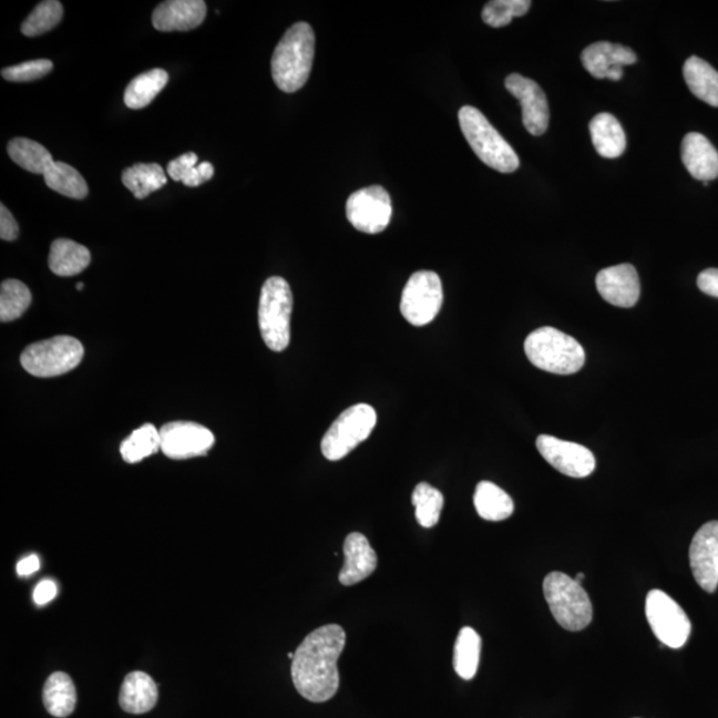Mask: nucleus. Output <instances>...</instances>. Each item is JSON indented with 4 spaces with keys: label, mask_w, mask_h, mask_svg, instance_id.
Masks as SVG:
<instances>
[{
    "label": "nucleus",
    "mask_w": 718,
    "mask_h": 718,
    "mask_svg": "<svg viewBox=\"0 0 718 718\" xmlns=\"http://www.w3.org/2000/svg\"><path fill=\"white\" fill-rule=\"evenodd\" d=\"M76 688L72 678L64 671H55L44 684V708L53 717L64 718L73 714L76 708Z\"/></svg>",
    "instance_id": "b1692460"
},
{
    "label": "nucleus",
    "mask_w": 718,
    "mask_h": 718,
    "mask_svg": "<svg viewBox=\"0 0 718 718\" xmlns=\"http://www.w3.org/2000/svg\"><path fill=\"white\" fill-rule=\"evenodd\" d=\"M697 286L705 295L718 298V269H707L697 277Z\"/></svg>",
    "instance_id": "a19ab883"
},
{
    "label": "nucleus",
    "mask_w": 718,
    "mask_h": 718,
    "mask_svg": "<svg viewBox=\"0 0 718 718\" xmlns=\"http://www.w3.org/2000/svg\"><path fill=\"white\" fill-rule=\"evenodd\" d=\"M53 69L49 59L30 60V62L20 63L12 66H6L2 70V76L9 82L24 83L32 82L50 73Z\"/></svg>",
    "instance_id": "e433bc0d"
},
{
    "label": "nucleus",
    "mask_w": 718,
    "mask_h": 718,
    "mask_svg": "<svg viewBox=\"0 0 718 718\" xmlns=\"http://www.w3.org/2000/svg\"><path fill=\"white\" fill-rule=\"evenodd\" d=\"M63 19V6L57 0L39 3L24 20L20 30L25 37H39L49 32Z\"/></svg>",
    "instance_id": "f704fd0d"
},
{
    "label": "nucleus",
    "mask_w": 718,
    "mask_h": 718,
    "mask_svg": "<svg viewBox=\"0 0 718 718\" xmlns=\"http://www.w3.org/2000/svg\"><path fill=\"white\" fill-rule=\"evenodd\" d=\"M458 119L465 140L485 165L502 173H512L519 168L521 162L516 152L481 111L464 105L459 110Z\"/></svg>",
    "instance_id": "20e7f679"
},
{
    "label": "nucleus",
    "mask_w": 718,
    "mask_h": 718,
    "mask_svg": "<svg viewBox=\"0 0 718 718\" xmlns=\"http://www.w3.org/2000/svg\"><path fill=\"white\" fill-rule=\"evenodd\" d=\"M122 182L139 199L162 189L168 182L162 165L139 163L123 171Z\"/></svg>",
    "instance_id": "cd10ccee"
},
{
    "label": "nucleus",
    "mask_w": 718,
    "mask_h": 718,
    "mask_svg": "<svg viewBox=\"0 0 718 718\" xmlns=\"http://www.w3.org/2000/svg\"><path fill=\"white\" fill-rule=\"evenodd\" d=\"M160 439L164 454L176 461L206 455L215 444L212 431L195 422L166 423L160 429Z\"/></svg>",
    "instance_id": "f8f14e48"
},
{
    "label": "nucleus",
    "mask_w": 718,
    "mask_h": 718,
    "mask_svg": "<svg viewBox=\"0 0 718 718\" xmlns=\"http://www.w3.org/2000/svg\"><path fill=\"white\" fill-rule=\"evenodd\" d=\"M83 356V345L76 338L57 336L27 346L20 363L33 377L52 378L78 368Z\"/></svg>",
    "instance_id": "0eeeda50"
},
{
    "label": "nucleus",
    "mask_w": 718,
    "mask_h": 718,
    "mask_svg": "<svg viewBox=\"0 0 718 718\" xmlns=\"http://www.w3.org/2000/svg\"><path fill=\"white\" fill-rule=\"evenodd\" d=\"M442 304L441 277L435 271L419 270L406 284L399 308L406 321L414 326H424L434 321Z\"/></svg>",
    "instance_id": "1a4fd4ad"
},
{
    "label": "nucleus",
    "mask_w": 718,
    "mask_h": 718,
    "mask_svg": "<svg viewBox=\"0 0 718 718\" xmlns=\"http://www.w3.org/2000/svg\"><path fill=\"white\" fill-rule=\"evenodd\" d=\"M536 448L552 468L571 478H587L596 469V459L584 445L552 435L536 439Z\"/></svg>",
    "instance_id": "ddd939ff"
},
{
    "label": "nucleus",
    "mask_w": 718,
    "mask_h": 718,
    "mask_svg": "<svg viewBox=\"0 0 718 718\" xmlns=\"http://www.w3.org/2000/svg\"><path fill=\"white\" fill-rule=\"evenodd\" d=\"M346 644L341 625H322L304 638L295 652L291 678L298 694L311 702H325L339 688L338 658Z\"/></svg>",
    "instance_id": "f257e3e1"
},
{
    "label": "nucleus",
    "mask_w": 718,
    "mask_h": 718,
    "mask_svg": "<svg viewBox=\"0 0 718 718\" xmlns=\"http://www.w3.org/2000/svg\"><path fill=\"white\" fill-rule=\"evenodd\" d=\"M345 563L339 571V583L349 587L368 578L376 571L378 557L368 537L352 532L343 543Z\"/></svg>",
    "instance_id": "a211bd4d"
},
{
    "label": "nucleus",
    "mask_w": 718,
    "mask_h": 718,
    "mask_svg": "<svg viewBox=\"0 0 718 718\" xmlns=\"http://www.w3.org/2000/svg\"><path fill=\"white\" fill-rule=\"evenodd\" d=\"M76 289H78V290H83V289H84V284H83V283H79V284L76 285Z\"/></svg>",
    "instance_id": "a18cd8bd"
},
{
    "label": "nucleus",
    "mask_w": 718,
    "mask_h": 718,
    "mask_svg": "<svg viewBox=\"0 0 718 718\" xmlns=\"http://www.w3.org/2000/svg\"><path fill=\"white\" fill-rule=\"evenodd\" d=\"M524 351L532 365L552 375H575L585 363L583 346L551 326L532 331L525 338Z\"/></svg>",
    "instance_id": "7ed1b4c3"
},
{
    "label": "nucleus",
    "mask_w": 718,
    "mask_h": 718,
    "mask_svg": "<svg viewBox=\"0 0 718 718\" xmlns=\"http://www.w3.org/2000/svg\"><path fill=\"white\" fill-rule=\"evenodd\" d=\"M584 578H585V575L583 574V572H578V574L576 575L575 581H576L578 584H581V583L584 581Z\"/></svg>",
    "instance_id": "c03bdc74"
},
{
    "label": "nucleus",
    "mask_w": 718,
    "mask_h": 718,
    "mask_svg": "<svg viewBox=\"0 0 718 718\" xmlns=\"http://www.w3.org/2000/svg\"><path fill=\"white\" fill-rule=\"evenodd\" d=\"M44 182L50 189L65 197L83 199L89 195V185L73 166L53 162L44 173Z\"/></svg>",
    "instance_id": "7c9ffc66"
},
{
    "label": "nucleus",
    "mask_w": 718,
    "mask_h": 718,
    "mask_svg": "<svg viewBox=\"0 0 718 718\" xmlns=\"http://www.w3.org/2000/svg\"><path fill=\"white\" fill-rule=\"evenodd\" d=\"M91 253L84 245L72 239L59 238L51 245L49 265L52 273L60 277H72L89 268Z\"/></svg>",
    "instance_id": "5701e85b"
},
{
    "label": "nucleus",
    "mask_w": 718,
    "mask_h": 718,
    "mask_svg": "<svg viewBox=\"0 0 718 718\" xmlns=\"http://www.w3.org/2000/svg\"><path fill=\"white\" fill-rule=\"evenodd\" d=\"M293 295L283 277H270L261 289L258 325L264 342L271 351H284L290 342Z\"/></svg>",
    "instance_id": "423d86ee"
},
{
    "label": "nucleus",
    "mask_w": 718,
    "mask_h": 718,
    "mask_svg": "<svg viewBox=\"0 0 718 718\" xmlns=\"http://www.w3.org/2000/svg\"><path fill=\"white\" fill-rule=\"evenodd\" d=\"M474 504L479 516L490 522L505 521L514 512V502L507 492L488 481L478 483Z\"/></svg>",
    "instance_id": "a878e982"
},
{
    "label": "nucleus",
    "mask_w": 718,
    "mask_h": 718,
    "mask_svg": "<svg viewBox=\"0 0 718 718\" xmlns=\"http://www.w3.org/2000/svg\"><path fill=\"white\" fill-rule=\"evenodd\" d=\"M592 143L605 158L620 157L627 148V137L618 120L611 113H598L589 123Z\"/></svg>",
    "instance_id": "4be33fe9"
},
{
    "label": "nucleus",
    "mask_w": 718,
    "mask_h": 718,
    "mask_svg": "<svg viewBox=\"0 0 718 718\" xmlns=\"http://www.w3.org/2000/svg\"><path fill=\"white\" fill-rule=\"evenodd\" d=\"M530 7V0H492L484 6L482 19L485 24L501 29L509 25L512 19L525 16Z\"/></svg>",
    "instance_id": "c9c22d12"
},
{
    "label": "nucleus",
    "mask_w": 718,
    "mask_h": 718,
    "mask_svg": "<svg viewBox=\"0 0 718 718\" xmlns=\"http://www.w3.org/2000/svg\"><path fill=\"white\" fill-rule=\"evenodd\" d=\"M505 89L521 102L523 124L531 135L542 136L548 129L550 109L547 96L534 80L511 73Z\"/></svg>",
    "instance_id": "4468645a"
},
{
    "label": "nucleus",
    "mask_w": 718,
    "mask_h": 718,
    "mask_svg": "<svg viewBox=\"0 0 718 718\" xmlns=\"http://www.w3.org/2000/svg\"><path fill=\"white\" fill-rule=\"evenodd\" d=\"M215 175V168H213V165L211 163H202L195 166V168L192 170L189 173L188 177H186L183 182L186 186H198L202 185L206 182H209V180Z\"/></svg>",
    "instance_id": "ea45409f"
},
{
    "label": "nucleus",
    "mask_w": 718,
    "mask_h": 718,
    "mask_svg": "<svg viewBox=\"0 0 718 718\" xmlns=\"http://www.w3.org/2000/svg\"><path fill=\"white\" fill-rule=\"evenodd\" d=\"M392 215L391 198L379 185L359 189L346 202V216L352 226L368 235H377L388 228Z\"/></svg>",
    "instance_id": "9b49d317"
},
{
    "label": "nucleus",
    "mask_w": 718,
    "mask_h": 718,
    "mask_svg": "<svg viewBox=\"0 0 718 718\" xmlns=\"http://www.w3.org/2000/svg\"><path fill=\"white\" fill-rule=\"evenodd\" d=\"M197 163L198 157L196 153H184V155L170 162L168 166H166V172H168V176H171L172 180L183 183L184 180L188 177L192 170L195 168Z\"/></svg>",
    "instance_id": "4c0bfd02"
},
{
    "label": "nucleus",
    "mask_w": 718,
    "mask_h": 718,
    "mask_svg": "<svg viewBox=\"0 0 718 718\" xmlns=\"http://www.w3.org/2000/svg\"><path fill=\"white\" fill-rule=\"evenodd\" d=\"M691 572L700 587L714 594L718 585V522L704 524L689 548Z\"/></svg>",
    "instance_id": "2eb2a0df"
},
{
    "label": "nucleus",
    "mask_w": 718,
    "mask_h": 718,
    "mask_svg": "<svg viewBox=\"0 0 718 718\" xmlns=\"http://www.w3.org/2000/svg\"><path fill=\"white\" fill-rule=\"evenodd\" d=\"M31 301V291L23 283L6 279L0 286V321H16L30 308Z\"/></svg>",
    "instance_id": "473e14b6"
},
{
    "label": "nucleus",
    "mask_w": 718,
    "mask_h": 718,
    "mask_svg": "<svg viewBox=\"0 0 718 718\" xmlns=\"http://www.w3.org/2000/svg\"><path fill=\"white\" fill-rule=\"evenodd\" d=\"M543 591L551 614L561 627L571 632L588 627L594 609L587 592L575 578L563 572H551L544 578Z\"/></svg>",
    "instance_id": "39448f33"
},
{
    "label": "nucleus",
    "mask_w": 718,
    "mask_h": 718,
    "mask_svg": "<svg viewBox=\"0 0 718 718\" xmlns=\"http://www.w3.org/2000/svg\"><path fill=\"white\" fill-rule=\"evenodd\" d=\"M40 568V561L37 555H30L22 561H20L17 565V572L19 576H30L32 574H35L37 571Z\"/></svg>",
    "instance_id": "37998d69"
},
{
    "label": "nucleus",
    "mask_w": 718,
    "mask_h": 718,
    "mask_svg": "<svg viewBox=\"0 0 718 718\" xmlns=\"http://www.w3.org/2000/svg\"><path fill=\"white\" fill-rule=\"evenodd\" d=\"M645 614L655 636L667 647L678 649L688 642L690 620L680 605L665 592H649L645 601Z\"/></svg>",
    "instance_id": "9d476101"
},
{
    "label": "nucleus",
    "mask_w": 718,
    "mask_h": 718,
    "mask_svg": "<svg viewBox=\"0 0 718 718\" xmlns=\"http://www.w3.org/2000/svg\"><path fill=\"white\" fill-rule=\"evenodd\" d=\"M412 504L416 507L417 522L424 529H431L441 517L444 498L441 491L429 483H419L412 492Z\"/></svg>",
    "instance_id": "72a5a7b5"
},
{
    "label": "nucleus",
    "mask_w": 718,
    "mask_h": 718,
    "mask_svg": "<svg viewBox=\"0 0 718 718\" xmlns=\"http://www.w3.org/2000/svg\"><path fill=\"white\" fill-rule=\"evenodd\" d=\"M58 587L57 584L51 581H43L37 585L35 591H33V602L38 605H44L53 601L57 597Z\"/></svg>",
    "instance_id": "79ce46f5"
},
{
    "label": "nucleus",
    "mask_w": 718,
    "mask_h": 718,
    "mask_svg": "<svg viewBox=\"0 0 718 718\" xmlns=\"http://www.w3.org/2000/svg\"><path fill=\"white\" fill-rule=\"evenodd\" d=\"M637 62L634 51L622 44L597 42L582 52V63L592 76L607 79L608 73L617 66L630 65Z\"/></svg>",
    "instance_id": "aec40b11"
},
{
    "label": "nucleus",
    "mask_w": 718,
    "mask_h": 718,
    "mask_svg": "<svg viewBox=\"0 0 718 718\" xmlns=\"http://www.w3.org/2000/svg\"><path fill=\"white\" fill-rule=\"evenodd\" d=\"M158 450H162L160 430L151 423L133 431L120 445V454L126 463L131 464L142 462L143 459L156 454Z\"/></svg>",
    "instance_id": "2f4dec72"
},
{
    "label": "nucleus",
    "mask_w": 718,
    "mask_h": 718,
    "mask_svg": "<svg viewBox=\"0 0 718 718\" xmlns=\"http://www.w3.org/2000/svg\"><path fill=\"white\" fill-rule=\"evenodd\" d=\"M684 79L694 95L718 106V72L704 59L690 57L684 64Z\"/></svg>",
    "instance_id": "393cba45"
},
{
    "label": "nucleus",
    "mask_w": 718,
    "mask_h": 718,
    "mask_svg": "<svg viewBox=\"0 0 718 718\" xmlns=\"http://www.w3.org/2000/svg\"><path fill=\"white\" fill-rule=\"evenodd\" d=\"M7 151H9V156L13 163L22 166L25 171L37 173V175H44L53 163L49 150L30 139H12L9 146H7Z\"/></svg>",
    "instance_id": "c85d7f7f"
},
{
    "label": "nucleus",
    "mask_w": 718,
    "mask_h": 718,
    "mask_svg": "<svg viewBox=\"0 0 718 718\" xmlns=\"http://www.w3.org/2000/svg\"><path fill=\"white\" fill-rule=\"evenodd\" d=\"M482 638L475 629L464 627L459 632L454 648V669L463 680L476 675L481 658Z\"/></svg>",
    "instance_id": "c756f323"
},
{
    "label": "nucleus",
    "mask_w": 718,
    "mask_h": 718,
    "mask_svg": "<svg viewBox=\"0 0 718 718\" xmlns=\"http://www.w3.org/2000/svg\"><path fill=\"white\" fill-rule=\"evenodd\" d=\"M19 235V226L17 219L13 218L11 212L2 204L0 205V238L4 242H13Z\"/></svg>",
    "instance_id": "58836bf2"
},
{
    "label": "nucleus",
    "mask_w": 718,
    "mask_h": 718,
    "mask_svg": "<svg viewBox=\"0 0 718 718\" xmlns=\"http://www.w3.org/2000/svg\"><path fill=\"white\" fill-rule=\"evenodd\" d=\"M288 657L293 660V658H295V654H291V652H289Z\"/></svg>",
    "instance_id": "49530a36"
},
{
    "label": "nucleus",
    "mask_w": 718,
    "mask_h": 718,
    "mask_svg": "<svg viewBox=\"0 0 718 718\" xmlns=\"http://www.w3.org/2000/svg\"><path fill=\"white\" fill-rule=\"evenodd\" d=\"M596 288L605 301L617 308H632L640 298V278L630 264L611 266L598 271Z\"/></svg>",
    "instance_id": "dca6fc26"
},
{
    "label": "nucleus",
    "mask_w": 718,
    "mask_h": 718,
    "mask_svg": "<svg viewBox=\"0 0 718 718\" xmlns=\"http://www.w3.org/2000/svg\"><path fill=\"white\" fill-rule=\"evenodd\" d=\"M157 684L144 671H131L120 688L119 704L126 714L144 715L156 707Z\"/></svg>",
    "instance_id": "412c9836"
},
{
    "label": "nucleus",
    "mask_w": 718,
    "mask_h": 718,
    "mask_svg": "<svg viewBox=\"0 0 718 718\" xmlns=\"http://www.w3.org/2000/svg\"><path fill=\"white\" fill-rule=\"evenodd\" d=\"M316 53V35L309 23L293 24L271 57V76L279 90L297 92L308 82Z\"/></svg>",
    "instance_id": "f03ea898"
},
{
    "label": "nucleus",
    "mask_w": 718,
    "mask_h": 718,
    "mask_svg": "<svg viewBox=\"0 0 718 718\" xmlns=\"http://www.w3.org/2000/svg\"><path fill=\"white\" fill-rule=\"evenodd\" d=\"M205 17L203 0H168L153 11L152 23L157 31H191L202 24Z\"/></svg>",
    "instance_id": "f3484780"
},
{
    "label": "nucleus",
    "mask_w": 718,
    "mask_h": 718,
    "mask_svg": "<svg viewBox=\"0 0 718 718\" xmlns=\"http://www.w3.org/2000/svg\"><path fill=\"white\" fill-rule=\"evenodd\" d=\"M377 424V412L368 403L346 409L322 438L321 450L328 461H341L371 434Z\"/></svg>",
    "instance_id": "6e6552de"
},
{
    "label": "nucleus",
    "mask_w": 718,
    "mask_h": 718,
    "mask_svg": "<svg viewBox=\"0 0 718 718\" xmlns=\"http://www.w3.org/2000/svg\"><path fill=\"white\" fill-rule=\"evenodd\" d=\"M168 72L162 69L151 70L136 76L126 86L124 103L131 110H142L150 105L153 100L168 84Z\"/></svg>",
    "instance_id": "bb28decb"
},
{
    "label": "nucleus",
    "mask_w": 718,
    "mask_h": 718,
    "mask_svg": "<svg viewBox=\"0 0 718 718\" xmlns=\"http://www.w3.org/2000/svg\"><path fill=\"white\" fill-rule=\"evenodd\" d=\"M681 158L690 176L704 183L718 177V152L701 133L690 132L684 137Z\"/></svg>",
    "instance_id": "6ab92c4d"
}]
</instances>
